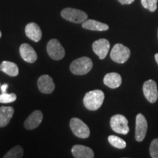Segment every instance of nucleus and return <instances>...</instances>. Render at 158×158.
<instances>
[{
    "label": "nucleus",
    "mask_w": 158,
    "mask_h": 158,
    "mask_svg": "<svg viewBox=\"0 0 158 158\" xmlns=\"http://www.w3.org/2000/svg\"><path fill=\"white\" fill-rule=\"evenodd\" d=\"M105 94L100 89L90 91L85 94L84 98V105L89 110H96L101 107L103 103Z\"/></svg>",
    "instance_id": "nucleus-1"
},
{
    "label": "nucleus",
    "mask_w": 158,
    "mask_h": 158,
    "mask_svg": "<svg viewBox=\"0 0 158 158\" xmlns=\"http://www.w3.org/2000/svg\"><path fill=\"white\" fill-rule=\"evenodd\" d=\"M92 67L93 63L91 59L87 56H83L76 59L71 63L70 69L73 74L82 76L88 73L92 70Z\"/></svg>",
    "instance_id": "nucleus-2"
},
{
    "label": "nucleus",
    "mask_w": 158,
    "mask_h": 158,
    "mask_svg": "<svg viewBox=\"0 0 158 158\" xmlns=\"http://www.w3.org/2000/svg\"><path fill=\"white\" fill-rule=\"evenodd\" d=\"M61 15L63 19L67 21L76 23L84 22L88 18L87 14L85 12L81 10L71 8V7H68L63 10L61 12Z\"/></svg>",
    "instance_id": "nucleus-3"
},
{
    "label": "nucleus",
    "mask_w": 158,
    "mask_h": 158,
    "mask_svg": "<svg viewBox=\"0 0 158 158\" xmlns=\"http://www.w3.org/2000/svg\"><path fill=\"white\" fill-rule=\"evenodd\" d=\"M130 56V50L121 43H117L110 51V59L116 63L123 64L126 62Z\"/></svg>",
    "instance_id": "nucleus-4"
},
{
    "label": "nucleus",
    "mask_w": 158,
    "mask_h": 158,
    "mask_svg": "<svg viewBox=\"0 0 158 158\" xmlns=\"http://www.w3.org/2000/svg\"><path fill=\"white\" fill-rule=\"evenodd\" d=\"M110 124L111 129L117 133L126 135L130 131L127 118L121 114H116L112 116L110 120Z\"/></svg>",
    "instance_id": "nucleus-5"
},
{
    "label": "nucleus",
    "mask_w": 158,
    "mask_h": 158,
    "mask_svg": "<svg viewBox=\"0 0 158 158\" xmlns=\"http://www.w3.org/2000/svg\"><path fill=\"white\" fill-rule=\"evenodd\" d=\"M70 127L76 136L80 138H87L90 135V130L88 126L78 118H71Z\"/></svg>",
    "instance_id": "nucleus-6"
},
{
    "label": "nucleus",
    "mask_w": 158,
    "mask_h": 158,
    "mask_svg": "<svg viewBox=\"0 0 158 158\" xmlns=\"http://www.w3.org/2000/svg\"><path fill=\"white\" fill-rule=\"evenodd\" d=\"M47 52L51 59L54 60H60L65 55L64 48L56 39H52L47 44Z\"/></svg>",
    "instance_id": "nucleus-7"
},
{
    "label": "nucleus",
    "mask_w": 158,
    "mask_h": 158,
    "mask_svg": "<svg viewBox=\"0 0 158 158\" xmlns=\"http://www.w3.org/2000/svg\"><path fill=\"white\" fill-rule=\"evenodd\" d=\"M143 92L145 98L151 103H155L158 98V91L157 84L154 80L149 79L144 82Z\"/></svg>",
    "instance_id": "nucleus-8"
},
{
    "label": "nucleus",
    "mask_w": 158,
    "mask_h": 158,
    "mask_svg": "<svg viewBox=\"0 0 158 158\" xmlns=\"http://www.w3.org/2000/svg\"><path fill=\"white\" fill-rule=\"evenodd\" d=\"M147 121L143 114H138L135 120V139L137 141H142L146 137L147 131Z\"/></svg>",
    "instance_id": "nucleus-9"
},
{
    "label": "nucleus",
    "mask_w": 158,
    "mask_h": 158,
    "mask_svg": "<svg viewBox=\"0 0 158 158\" xmlns=\"http://www.w3.org/2000/svg\"><path fill=\"white\" fill-rule=\"evenodd\" d=\"M92 49L100 59H103L107 56L110 49V43L106 39H100L94 41L92 44Z\"/></svg>",
    "instance_id": "nucleus-10"
},
{
    "label": "nucleus",
    "mask_w": 158,
    "mask_h": 158,
    "mask_svg": "<svg viewBox=\"0 0 158 158\" xmlns=\"http://www.w3.org/2000/svg\"><path fill=\"white\" fill-rule=\"evenodd\" d=\"M37 86L39 90L45 94L52 93L55 89V84L52 78L48 75H43L40 77L37 81Z\"/></svg>",
    "instance_id": "nucleus-11"
},
{
    "label": "nucleus",
    "mask_w": 158,
    "mask_h": 158,
    "mask_svg": "<svg viewBox=\"0 0 158 158\" xmlns=\"http://www.w3.org/2000/svg\"><path fill=\"white\" fill-rule=\"evenodd\" d=\"M20 54L25 62L34 63L37 59V53L30 45L23 43L20 46Z\"/></svg>",
    "instance_id": "nucleus-12"
},
{
    "label": "nucleus",
    "mask_w": 158,
    "mask_h": 158,
    "mask_svg": "<svg viewBox=\"0 0 158 158\" xmlns=\"http://www.w3.org/2000/svg\"><path fill=\"white\" fill-rule=\"evenodd\" d=\"M43 115L40 110H35L32 112L24 122V127L27 130H33L37 128L43 121Z\"/></svg>",
    "instance_id": "nucleus-13"
},
{
    "label": "nucleus",
    "mask_w": 158,
    "mask_h": 158,
    "mask_svg": "<svg viewBox=\"0 0 158 158\" xmlns=\"http://www.w3.org/2000/svg\"><path fill=\"white\" fill-rule=\"evenodd\" d=\"M25 32L26 35L35 42H39L42 37V31L39 26L35 23H29L26 26Z\"/></svg>",
    "instance_id": "nucleus-14"
},
{
    "label": "nucleus",
    "mask_w": 158,
    "mask_h": 158,
    "mask_svg": "<svg viewBox=\"0 0 158 158\" xmlns=\"http://www.w3.org/2000/svg\"><path fill=\"white\" fill-rule=\"evenodd\" d=\"M71 152L76 158H93L94 156L92 149L83 145L73 146Z\"/></svg>",
    "instance_id": "nucleus-15"
},
{
    "label": "nucleus",
    "mask_w": 158,
    "mask_h": 158,
    "mask_svg": "<svg viewBox=\"0 0 158 158\" xmlns=\"http://www.w3.org/2000/svg\"><path fill=\"white\" fill-rule=\"evenodd\" d=\"M103 82L109 88L116 89L122 84V77L116 73H110L105 76Z\"/></svg>",
    "instance_id": "nucleus-16"
},
{
    "label": "nucleus",
    "mask_w": 158,
    "mask_h": 158,
    "mask_svg": "<svg viewBox=\"0 0 158 158\" xmlns=\"http://www.w3.org/2000/svg\"><path fill=\"white\" fill-rule=\"evenodd\" d=\"M82 27L89 30L100 31H106L109 29L108 25L92 19H86L84 22L82 23Z\"/></svg>",
    "instance_id": "nucleus-17"
},
{
    "label": "nucleus",
    "mask_w": 158,
    "mask_h": 158,
    "mask_svg": "<svg viewBox=\"0 0 158 158\" xmlns=\"http://www.w3.org/2000/svg\"><path fill=\"white\" fill-rule=\"evenodd\" d=\"M14 114V108L13 107H0V127H3L9 124Z\"/></svg>",
    "instance_id": "nucleus-18"
},
{
    "label": "nucleus",
    "mask_w": 158,
    "mask_h": 158,
    "mask_svg": "<svg viewBox=\"0 0 158 158\" xmlns=\"http://www.w3.org/2000/svg\"><path fill=\"white\" fill-rule=\"evenodd\" d=\"M0 70L12 77L17 76L19 73L17 64L9 61H4L2 62L0 64Z\"/></svg>",
    "instance_id": "nucleus-19"
},
{
    "label": "nucleus",
    "mask_w": 158,
    "mask_h": 158,
    "mask_svg": "<svg viewBox=\"0 0 158 158\" xmlns=\"http://www.w3.org/2000/svg\"><path fill=\"white\" fill-rule=\"evenodd\" d=\"M108 141H109L110 145H112L114 147L116 148V149H122L126 147V142L123 139H122L121 138L118 137V136H108Z\"/></svg>",
    "instance_id": "nucleus-20"
},
{
    "label": "nucleus",
    "mask_w": 158,
    "mask_h": 158,
    "mask_svg": "<svg viewBox=\"0 0 158 158\" xmlns=\"http://www.w3.org/2000/svg\"><path fill=\"white\" fill-rule=\"evenodd\" d=\"M23 155V150L20 146H15L13 149L10 150L4 156L5 158H20L22 157Z\"/></svg>",
    "instance_id": "nucleus-21"
},
{
    "label": "nucleus",
    "mask_w": 158,
    "mask_h": 158,
    "mask_svg": "<svg viewBox=\"0 0 158 158\" xmlns=\"http://www.w3.org/2000/svg\"><path fill=\"white\" fill-rule=\"evenodd\" d=\"M141 5L145 9L149 10L150 12H155L157 7L158 0H141Z\"/></svg>",
    "instance_id": "nucleus-22"
},
{
    "label": "nucleus",
    "mask_w": 158,
    "mask_h": 158,
    "mask_svg": "<svg viewBox=\"0 0 158 158\" xmlns=\"http://www.w3.org/2000/svg\"><path fill=\"white\" fill-rule=\"evenodd\" d=\"M17 96L14 93H2L0 94V102L1 103H10L16 100Z\"/></svg>",
    "instance_id": "nucleus-23"
},
{
    "label": "nucleus",
    "mask_w": 158,
    "mask_h": 158,
    "mask_svg": "<svg viewBox=\"0 0 158 158\" xmlns=\"http://www.w3.org/2000/svg\"><path fill=\"white\" fill-rule=\"evenodd\" d=\"M150 155L152 158H158V138H155L152 141L149 148Z\"/></svg>",
    "instance_id": "nucleus-24"
},
{
    "label": "nucleus",
    "mask_w": 158,
    "mask_h": 158,
    "mask_svg": "<svg viewBox=\"0 0 158 158\" xmlns=\"http://www.w3.org/2000/svg\"><path fill=\"white\" fill-rule=\"evenodd\" d=\"M119 2V3H121L122 5H130L135 0H118Z\"/></svg>",
    "instance_id": "nucleus-25"
},
{
    "label": "nucleus",
    "mask_w": 158,
    "mask_h": 158,
    "mask_svg": "<svg viewBox=\"0 0 158 158\" xmlns=\"http://www.w3.org/2000/svg\"><path fill=\"white\" fill-rule=\"evenodd\" d=\"M8 87V84H3L2 86V93H7V89Z\"/></svg>",
    "instance_id": "nucleus-26"
},
{
    "label": "nucleus",
    "mask_w": 158,
    "mask_h": 158,
    "mask_svg": "<svg viewBox=\"0 0 158 158\" xmlns=\"http://www.w3.org/2000/svg\"><path fill=\"white\" fill-rule=\"evenodd\" d=\"M155 60H156V62H157V64H158V54H155Z\"/></svg>",
    "instance_id": "nucleus-27"
},
{
    "label": "nucleus",
    "mask_w": 158,
    "mask_h": 158,
    "mask_svg": "<svg viewBox=\"0 0 158 158\" xmlns=\"http://www.w3.org/2000/svg\"><path fill=\"white\" fill-rule=\"evenodd\" d=\"M2 37V32L0 31V37Z\"/></svg>",
    "instance_id": "nucleus-28"
}]
</instances>
